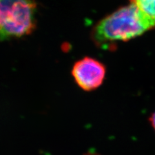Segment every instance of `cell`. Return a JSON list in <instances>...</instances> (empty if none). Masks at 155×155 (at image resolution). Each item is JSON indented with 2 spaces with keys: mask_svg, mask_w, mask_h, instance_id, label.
<instances>
[{
  "mask_svg": "<svg viewBox=\"0 0 155 155\" xmlns=\"http://www.w3.org/2000/svg\"><path fill=\"white\" fill-rule=\"evenodd\" d=\"M154 28L155 18L130 3L100 20L92 31L91 38L97 46L109 49L117 42L128 41Z\"/></svg>",
  "mask_w": 155,
  "mask_h": 155,
  "instance_id": "obj_1",
  "label": "cell"
},
{
  "mask_svg": "<svg viewBox=\"0 0 155 155\" xmlns=\"http://www.w3.org/2000/svg\"><path fill=\"white\" fill-rule=\"evenodd\" d=\"M35 0H0V40L28 36L36 25Z\"/></svg>",
  "mask_w": 155,
  "mask_h": 155,
  "instance_id": "obj_2",
  "label": "cell"
},
{
  "mask_svg": "<svg viewBox=\"0 0 155 155\" xmlns=\"http://www.w3.org/2000/svg\"><path fill=\"white\" fill-rule=\"evenodd\" d=\"M72 77L79 87L85 91L98 89L103 84L106 75L105 65L93 58L85 57L72 67Z\"/></svg>",
  "mask_w": 155,
  "mask_h": 155,
  "instance_id": "obj_3",
  "label": "cell"
},
{
  "mask_svg": "<svg viewBox=\"0 0 155 155\" xmlns=\"http://www.w3.org/2000/svg\"><path fill=\"white\" fill-rule=\"evenodd\" d=\"M130 2L147 16L155 18V0H130Z\"/></svg>",
  "mask_w": 155,
  "mask_h": 155,
  "instance_id": "obj_4",
  "label": "cell"
},
{
  "mask_svg": "<svg viewBox=\"0 0 155 155\" xmlns=\"http://www.w3.org/2000/svg\"><path fill=\"white\" fill-rule=\"evenodd\" d=\"M149 122H150V123H151V125H152L153 129L155 130V112L151 114V116H150Z\"/></svg>",
  "mask_w": 155,
  "mask_h": 155,
  "instance_id": "obj_5",
  "label": "cell"
}]
</instances>
